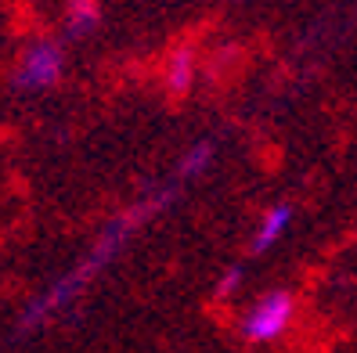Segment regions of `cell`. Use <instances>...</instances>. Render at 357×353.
Returning <instances> with one entry per match:
<instances>
[{"mask_svg": "<svg viewBox=\"0 0 357 353\" xmlns=\"http://www.w3.org/2000/svg\"><path fill=\"white\" fill-rule=\"evenodd\" d=\"M213 155H217V144L213 141H199V144H192V148L184 152V159L177 162V180H195V177H202L206 170H209V162H213Z\"/></svg>", "mask_w": 357, "mask_h": 353, "instance_id": "obj_7", "label": "cell"}, {"mask_svg": "<svg viewBox=\"0 0 357 353\" xmlns=\"http://www.w3.org/2000/svg\"><path fill=\"white\" fill-rule=\"evenodd\" d=\"M61 72H66V51H61L58 40H33L18 58L11 83L22 94H40V91H51L61 79Z\"/></svg>", "mask_w": 357, "mask_h": 353, "instance_id": "obj_2", "label": "cell"}, {"mask_svg": "<svg viewBox=\"0 0 357 353\" xmlns=\"http://www.w3.org/2000/svg\"><path fill=\"white\" fill-rule=\"evenodd\" d=\"M238 281H242V267H231V271L220 278V285H217V296H231L238 288Z\"/></svg>", "mask_w": 357, "mask_h": 353, "instance_id": "obj_8", "label": "cell"}, {"mask_svg": "<svg viewBox=\"0 0 357 353\" xmlns=\"http://www.w3.org/2000/svg\"><path fill=\"white\" fill-rule=\"evenodd\" d=\"M292 314H296V299H292L289 292H282V288L278 292H267L242 317V336L249 343H271L292 324Z\"/></svg>", "mask_w": 357, "mask_h": 353, "instance_id": "obj_3", "label": "cell"}, {"mask_svg": "<svg viewBox=\"0 0 357 353\" xmlns=\"http://www.w3.org/2000/svg\"><path fill=\"white\" fill-rule=\"evenodd\" d=\"M174 191H177V184H174V188H166V191H159V195H152V198H144L137 210L116 217V220L101 231V238H98V245L87 253V260H83L79 267H73L66 278H58L44 296H36V299L26 306V314H22V321H18V328H22V331H33V328H40L44 321H51L58 310H66V306L83 292V288L94 281V274L105 271V263H112V260H116V253L123 249V242L130 238L134 227H137L144 217H149L152 210H162V205L174 198Z\"/></svg>", "mask_w": 357, "mask_h": 353, "instance_id": "obj_1", "label": "cell"}, {"mask_svg": "<svg viewBox=\"0 0 357 353\" xmlns=\"http://www.w3.org/2000/svg\"><path fill=\"white\" fill-rule=\"evenodd\" d=\"M101 26V4L98 0H69L66 8V33L69 36H87Z\"/></svg>", "mask_w": 357, "mask_h": 353, "instance_id": "obj_6", "label": "cell"}, {"mask_svg": "<svg viewBox=\"0 0 357 353\" xmlns=\"http://www.w3.org/2000/svg\"><path fill=\"white\" fill-rule=\"evenodd\" d=\"M195 76H199V54H195L192 44L170 51V58L162 61V87L170 91V94H177V97L192 91Z\"/></svg>", "mask_w": 357, "mask_h": 353, "instance_id": "obj_4", "label": "cell"}, {"mask_svg": "<svg viewBox=\"0 0 357 353\" xmlns=\"http://www.w3.org/2000/svg\"><path fill=\"white\" fill-rule=\"evenodd\" d=\"M289 223H292V205L289 202L271 205V210L264 213V220H260V227H257V235H253V245H249V249H253V256L267 253V249L289 231Z\"/></svg>", "mask_w": 357, "mask_h": 353, "instance_id": "obj_5", "label": "cell"}]
</instances>
